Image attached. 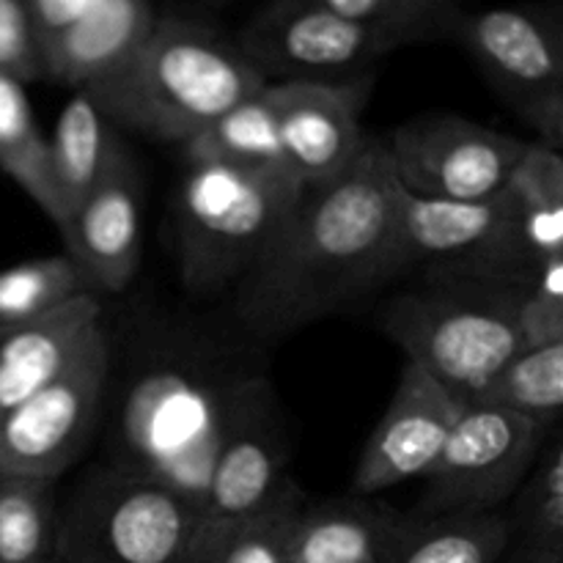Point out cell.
<instances>
[{
    "instance_id": "obj_6",
    "label": "cell",
    "mask_w": 563,
    "mask_h": 563,
    "mask_svg": "<svg viewBox=\"0 0 563 563\" xmlns=\"http://www.w3.org/2000/svg\"><path fill=\"white\" fill-rule=\"evenodd\" d=\"M196 531L185 498L113 462L88 473L58 511L53 563H181Z\"/></svg>"
},
{
    "instance_id": "obj_16",
    "label": "cell",
    "mask_w": 563,
    "mask_h": 563,
    "mask_svg": "<svg viewBox=\"0 0 563 563\" xmlns=\"http://www.w3.org/2000/svg\"><path fill=\"white\" fill-rule=\"evenodd\" d=\"M374 75L344 82H267L284 163L302 187L335 179L361 154V113Z\"/></svg>"
},
{
    "instance_id": "obj_28",
    "label": "cell",
    "mask_w": 563,
    "mask_h": 563,
    "mask_svg": "<svg viewBox=\"0 0 563 563\" xmlns=\"http://www.w3.org/2000/svg\"><path fill=\"white\" fill-rule=\"evenodd\" d=\"M86 291L88 286L80 269L66 253L27 258L0 269V339L47 317Z\"/></svg>"
},
{
    "instance_id": "obj_7",
    "label": "cell",
    "mask_w": 563,
    "mask_h": 563,
    "mask_svg": "<svg viewBox=\"0 0 563 563\" xmlns=\"http://www.w3.org/2000/svg\"><path fill=\"white\" fill-rule=\"evenodd\" d=\"M454 38L500 99L563 152V22L559 0L465 11Z\"/></svg>"
},
{
    "instance_id": "obj_5",
    "label": "cell",
    "mask_w": 563,
    "mask_h": 563,
    "mask_svg": "<svg viewBox=\"0 0 563 563\" xmlns=\"http://www.w3.org/2000/svg\"><path fill=\"white\" fill-rule=\"evenodd\" d=\"M240 377L179 357L143 368L126 390L115 465L165 484L201 511L231 390Z\"/></svg>"
},
{
    "instance_id": "obj_26",
    "label": "cell",
    "mask_w": 563,
    "mask_h": 563,
    "mask_svg": "<svg viewBox=\"0 0 563 563\" xmlns=\"http://www.w3.org/2000/svg\"><path fill=\"white\" fill-rule=\"evenodd\" d=\"M0 168L55 225H60V207L49 174L47 137L33 119L25 86L5 75H0Z\"/></svg>"
},
{
    "instance_id": "obj_22",
    "label": "cell",
    "mask_w": 563,
    "mask_h": 563,
    "mask_svg": "<svg viewBox=\"0 0 563 563\" xmlns=\"http://www.w3.org/2000/svg\"><path fill=\"white\" fill-rule=\"evenodd\" d=\"M185 157L190 163H225L242 165V168H286L269 88H258L256 93H251L240 104L225 110L220 119H214L192 141H187Z\"/></svg>"
},
{
    "instance_id": "obj_24",
    "label": "cell",
    "mask_w": 563,
    "mask_h": 563,
    "mask_svg": "<svg viewBox=\"0 0 563 563\" xmlns=\"http://www.w3.org/2000/svg\"><path fill=\"white\" fill-rule=\"evenodd\" d=\"M509 526L511 537H520L522 563H563V443L559 434L542 445L522 478Z\"/></svg>"
},
{
    "instance_id": "obj_8",
    "label": "cell",
    "mask_w": 563,
    "mask_h": 563,
    "mask_svg": "<svg viewBox=\"0 0 563 563\" xmlns=\"http://www.w3.org/2000/svg\"><path fill=\"white\" fill-rule=\"evenodd\" d=\"M286 465L289 440L278 396L267 377L242 374L231 390L190 553H214L236 528L273 506L291 484Z\"/></svg>"
},
{
    "instance_id": "obj_1",
    "label": "cell",
    "mask_w": 563,
    "mask_h": 563,
    "mask_svg": "<svg viewBox=\"0 0 563 563\" xmlns=\"http://www.w3.org/2000/svg\"><path fill=\"white\" fill-rule=\"evenodd\" d=\"M401 278L388 148L363 143L344 174L302 187L286 223L236 286V317L275 339L346 311Z\"/></svg>"
},
{
    "instance_id": "obj_25",
    "label": "cell",
    "mask_w": 563,
    "mask_h": 563,
    "mask_svg": "<svg viewBox=\"0 0 563 563\" xmlns=\"http://www.w3.org/2000/svg\"><path fill=\"white\" fill-rule=\"evenodd\" d=\"M511 542L504 511L412 520L388 563H498Z\"/></svg>"
},
{
    "instance_id": "obj_13",
    "label": "cell",
    "mask_w": 563,
    "mask_h": 563,
    "mask_svg": "<svg viewBox=\"0 0 563 563\" xmlns=\"http://www.w3.org/2000/svg\"><path fill=\"white\" fill-rule=\"evenodd\" d=\"M405 190L443 201H487L506 190L528 141L462 115H421L385 143Z\"/></svg>"
},
{
    "instance_id": "obj_12",
    "label": "cell",
    "mask_w": 563,
    "mask_h": 563,
    "mask_svg": "<svg viewBox=\"0 0 563 563\" xmlns=\"http://www.w3.org/2000/svg\"><path fill=\"white\" fill-rule=\"evenodd\" d=\"M108 374L110 344L99 324L58 377L0 418V476L58 482L97 429Z\"/></svg>"
},
{
    "instance_id": "obj_10",
    "label": "cell",
    "mask_w": 563,
    "mask_h": 563,
    "mask_svg": "<svg viewBox=\"0 0 563 563\" xmlns=\"http://www.w3.org/2000/svg\"><path fill=\"white\" fill-rule=\"evenodd\" d=\"M550 429L487 405H465L443 451L421 478L412 520L500 511L537 462Z\"/></svg>"
},
{
    "instance_id": "obj_32",
    "label": "cell",
    "mask_w": 563,
    "mask_h": 563,
    "mask_svg": "<svg viewBox=\"0 0 563 563\" xmlns=\"http://www.w3.org/2000/svg\"><path fill=\"white\" fill-rule=\"evenodd\" d=\"M0 75L14 77L22 86L44 80L22 0H0Z\"/></svg>"
},
{
    "instance_id": "obj_4",
    "label": "cell",
    "mask_w": 563,
    "mask_h": 563,
    "mask_svg": "<svg viewBox=\"0 0 563 563\" xmlns=\"http://www.w3.org/2000/svg\"><path fill=\"white\" fill-rule=\"evenodd\" d=\"M300 196V179L286 168L187 159L176 196V247L187 289L218 295L240 286Z\"/></svg>"
},
{
    "instance_id": "obj_23",
    "label": "cell",
    "mask_w": 563,
    "mask_h": 563,
    "mask_svg": "<svg viewBox=\"0 0 563 563\" xmlns=\"http://www.w3.org/2000/svg\"><path fill=\"white\" fill-rule=\"evenodd\" d=\"M471 405L517 412L544 429L555 427L563 412V341L520 346Z\"/></svg>"
},
{
    "instance_id": "obj_19",
    "label": "cell",
    "mask_w": 563,
    "mask_h": 563,
    "mask_svg": "<svg viewBox=\"0 0 563 563\" xmlns=\"http://www.w3.org/2000/svg\"><path fill=\"white\" fill-rule=\"evenodd\" d=\"M102 324L97 295L75 297L47 317L0 339V418L42 390Z\"/></svg>"
},
{
    "instance_id": "obj_3",
    "label": "cell",
    "mask_w": 563,
    "mask_h": 563,
    "mask_svg": "<svg viewBox=\"0 0 563 563\" xmlns=\"http://www.w3.org/2000/svg\"><path fill=\"white\" fill-rule=\"evenodd\" d=\"M528 278H421L390 297L383 333L407 363L471 405L522 344L520 300Z\"/></svg>"
},
{
    "instance_id": "obj_17",
    "label": "cell",
    "mask_w": 563,
    "mask_h": 563,
    "mask_svg": "<svg viewBox=\"0 0 563 563\" xmlns=\"http://www.w3.org/2000/svg\"><path fill=\"white\" fill-rule=\"evenodd\" d=\"M143 179L126 148L97 187L60 225L66 256L77 264L88 291L119 295L141 267Z\"/></svg>"
},
{
    "instance_id": "obj_21",
    "label": "cell",
    "mask_w": 563,
    "mask_h": 563,
    "mask_svg": "<svg viewBox=\"0 0 563 563\" xmlns=\"http://www.w3.org/2000/svg\"><path fill=\"white\" fill-rule=\"evenodd\" d=\"M522 245L533 267L563 256V152L528 143L509 185Z\"/></svg>"
},
{
    "instance_id": "obj_33",
    "label": "cell",
    "mask_w": 563,
    "mask_h": 563,
    "mask_svg": "<svg viewBox=\"0 0 563 563\" xmlns=\"http://www.w3.org/2000/svg\"><path fill=\"white\" fill-rule=\"evenodd\" d=\"M311 3L322 5V9L333 11V14L346 16V20H355V22H363V25L377 27V31H383L385 36H388V31H385L383 3H379V0H311Z\"/></svg>"
},
{
    "instance_id": "obj_20",
    "label": "cell",
    "mask_w": 563,
    "mask_h": 563,
    "mask_svg": "<svg viewBox=\"0 0 563 563\" xmlns=\"http://www.w3.org/2000/svg\"><path fill=\"white\" fill-rule=\"evenodd\" d=\"M121 148L124 146L115 135V126L104 119L91 93L71 91L69 102L55 121L53 135L47 137L49 174L60 207V225L71 209L102 181Z\"/></svg>"
},
{
    "instance_id": "obj_30",
    "label": "cell",
    "mask_w": 563,
    "mask_h": 563,
    "mask_svg": "<svg viewBox=\"0 0 563 563\" xmlns=\"http://www.w3.org/2000/svg\"><path fill=\"white\" fill-rule=\"evenodd\" d=\"M522 344L563 341V256L548 258L528 275L520 300Z\"/></svg>"
},
{
    "instance_id": "obj_35",
    "label": "cell",
    "mask_w": 563,
    "mask_h": 563,
    "mask_svg": "<svg viewBox=\"0 0 563 563\" xmlns=\"http://www.w3.org/2000/svg\"><path fill=\"white\" fill-rule=\"evenodd\" d=\"M190 3H198V5H225V3H231V0H190Z\"/></svg>"
},
{
    "instance_id": "obj_14",
    "label": "cell",
    "mask_w": 563,
    "mask_h": 563,
    "mask_svg": "<svg viewBox=\"0 0 563 563\" xmlns=\"http://www.w3.org/2000/svg\"><path fill=\"white\" fill-rule=\"evenodd\" d=\"M22 5L42 77L71 91L115 75L159 16L154 0H22Z\"/></svg>"
},
{
    "instance_id": "obj_15",
    "label": "cell",
    "mask_w": 563,
    "mask_h": 563,
    "mask_svg": "<svg viewBox=\"0 0 563 563\" xmlns=\"http://www.w3.org/2000/svg\"><path fill=\"white\" fill-rule=\"evenodd\" d=\"M462 410L465 401L421 366L407 363L388 410L363 445L352 476V495L374 498L385 489L427 476Z\"/></svg>"
},
{
    "instance_id": "obj_11",
    "label": "cell",
    "mask_w": 563,
    "mask_h": 563,
    "mask_svg": "<svg viewBox=\"0 0 563 563\" xmlns=\"http://www.w3.org/2000/svg\"><path fill=\"white\" fill-rule=\"evenodd\" d=\"M234 42L267 82L357 80L374 75V64L396 49L377 27L311 0H264Z\"/></svg>"
},
{
    "instance_id": "obj_29",
    "label": "cell",
    "mask_w": 563,
    "mask_h": 563,
    "mask_svg": "<svg viewBox=\"0 0 563 563\" xmlns=\"http://www.w3.org/2000/svg\"><path fill=\"white\" fill-rule=\"evenodd\" d=\"M306 504L295 482L273 506L236 528L218 550V563H291V531Z\"/></svg>"
},
{
    "instance_id": "obj_9",
    "label": "cell",
    "mask_w": 563,
    "mask_h": 563,
    "mask_svg": "<svg viewBox=\"0 0 563 563\" xmlns=\"http://www.w3.org/2000/svg\"><path fill=\"white\" fill-rule=\"evenodd\" d=\"M396 251L401 278L410 273L528 278L533 273L506 190L487 201H443L416 196L396 179Z\"/></svg>"
},
{
    "instance_id": "obj_34",
    "label": "cell",
    "mask_w": 563,
    "mask_h": 563,
    "mask_svg": "<svg viewBox=\"0 0 563 563\" xmlns=\"http://www.w3.org/2000/svg\"><path fill=\"white\" fill-rule=\"evenodd\" d=\"M181 563H218V550L214 553H190Z\"/></svg>"
},
{
    "instance_id": "obj_2",
    "label": "cell",
    "mask_w": 563,
    "mask_h": 563,
    "mask_svg": "<svg viewBox=\"0 0 563 563\" xmlns=\"http://www.w3.org/2000/svg\"><path fill=\"white\" fill-rule=\"evenodd\" d=\"M264 86L234 36L196 14L159 11L135 55L86 91L113 126L185 146Z\"/></svg>"
},
{
    "instance_id": "obj_18",
    "label": "cell",
    "mask_w": 563,
    "mask_h": 563,
    "mask_svg": "<svg viewBox=\"0 0 563 563\" xmlns=\"http://www.w3.org/2000/svg\"><path fill=\"white\" fill-rule=\"evenodd\" d=\"M412 517L374 498L308 500L291 531V563H388Z\"/></svg>"
},
{
    "instance_id": "obj_31",
    "label": "cell",
    "mask_w": 563,
    "mask_h": 563,
    "mask_svg": "<svg viewBox=\"0 0 563 563\" xmlns=\"http://www.w3.org/2000/svg\"><path fill=\"white\" fill-rule=\"evenodd\" d=\"M394 47L445 42L465 14L462 0H379Z\"/></svg>"
},
{
    "instance_id": "obj_27",
    "label": "cell",
    "mask_w": 563,
    "mask_h": 563,
    "mask_svg": "<svg viewBox=\"0 0 563 563\" xmlns=\"http://www.w3.org/2000/svg\"><path fill=\"white\" fill-rule=\"evenodd\" d=\"M55 482L0 476V563H53Z\"/></svg>"
}]
</instances>
